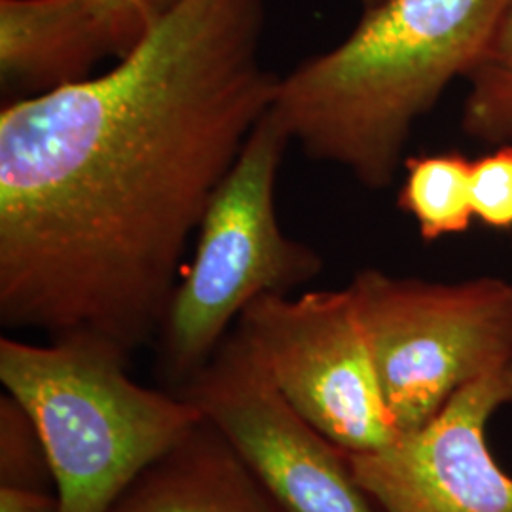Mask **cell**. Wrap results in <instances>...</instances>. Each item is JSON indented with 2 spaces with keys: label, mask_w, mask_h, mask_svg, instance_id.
<instances>
[{
  "label": "cell",
  "mask_w": 512,
  "mask_h": 512,
  "mask_svg": "<svg viewBox=\"0 0 512 512\" xmlns=\"http://www.w3.org/2000/svg\"><path fill=\"white\" fill-rule=\"evenodd\" d=\"M509 403L512 361L461 387L420 429L344 456L380 512H512V476L486 442L488 421Z\"/></svg>",
  "instance_id": "obj_8"
},
{
  "label": "cell",
  "mask_w": 512,
  "mask_h": 512,
  "mask_svg": "<svg viewBox=\"0 0 512 512\" xmlns=\"http://www.w3.org/2000/svg\"><path fill=\"white\" fill-rule=\"evenodd\" d=\"M348 289L399 435L512 361L511 281L439 283L365 268Z\"/></svg>",
  "instance_id": "obj_5"
},
{
  "label": "cell",
  "mask_w": 512,
  "mask_h": 512,
  "mask_svg": "<svg viewBox=\"0 0 512 512\" xmlns=\"http://www.w3.org/2000/svg\"><path fill=\"white\" fill-rule=\"evenodd\" d=\"M107 512H283L203 418L164 456L150 463Z\"/></svg>",
  "instance_id": "obj_10"
},
{
  "label": "cell",
  "mask_w": 512,
  "mask_h": 512,
  "mask_svg": "<svg viewBox=\"0 0 512 512\" xmlns=\"http://www.w3.org/2000/svg\"><path fill=\"white\" fill-rule=\"evenodd\" d=\"M236 327L294 410L344 452L399 437L348 287L260 296Z\"/></svg>",
  "instance_id": "obj_6"
},
{
  "label": "cell",
  "mask_w": 512,
  "mask_h": 512,
  "mask_svg": "<svg viewBox=\"0 0 512 512\" xmlns=\"http://www.w3.org/2000/svg\"><path fill=\"white\" fill-rule=\"evenodd\" d=\"M361 6H363V10L365 8H372V6H378V4H382L384 0H357Z\"/></svg>",
  "instance_id": "obj_16"
},
{
  "label": "cell",
  "mask_w": 512,
  "mask_h": 512,
  "mask_svg": "<svg viewBox=\"0 0 512 512\" xmlns=\"http://www.w3.org/2000/svg\"><path fill=\"white\" fill-rule=\"evenodd\" d=\"M0 512H61L54 490L0 486Z\"/></svg>",
  "instance_id": "obj_15"
},
{
  "label": "cell",
  "mask_w": 512,
  "mask_h": 512,
  "mask_svg": "<svg viewBox=\"0 0 512 512\" xmlns=\"http://www.w3.org/2000/svg\"><path fill=\"white\" fill-rule=\"evenodd\" d=\"M129 359L90 336L0 338V382L38 427L61 512H107L203 420L177 391L137 384Z\"/></svg>",
  "instance_id": "obj_3"
},
{
  "label": "cell",
  "mask_w": 512,
  "mask_h": 512,
  "mask_svg": "<svg viewBox=\"0 0 512 512\" xmlns=\"http://www.w3.org/2000/svg\"><path fill=\"white\" fill-rule=\"evenodd\" d=\"M509 0H384L336 48L279 76L272 112L304 154L384 190L414 124L484 54Z\"/></svg>",
  "instance_id": "obj_2"
},
{
  "label": "cell",
  "mask_w": 512,
  "mask_h": 512,
  "mask_svg": "<svg viewBox=\"0 0 512 512\" xmlns=\"http://www.w3.org/2000/svg\"><path fill=\"white\" fill-rule=\"evenodd\" d=\"M0 486L55 492L38 427L23 404L6 391L0 397Z\"/></svg>",
  "instance_id": "obj_13"
},
{
  "label": "cell",
  "mask_w": 512,
  "mask_h": 512,
  "mask_svg": "<svg viewBox=\"0 0 512 512\" xmlns=\"http://www.w3.org/2000/svg\"><path fill=\"white\" fill-rule=\"evenodd\" d=\"M196 404L283 512H380L344 450L304 420L234 327L209 363L171 389Z\"/></svg>",
  "instance_id": "obj_7"
},
{
  "label": "cell",
  "mask_w": 512,
  "mask_h": 512,
  "mask_svg": "<svg viewBox=\"0 0 512 512\" xmlns=\"http://www.w3.org/2000/svg\"><path fill=\"white\" fill-rule=\"evenodd\" d=\"M471 202L482 224L512 228V145H503L471 164Z\"/></svg>",
  "instance_id": "obj_14"
},
{
  "label": "cell",
  "mask_w": 512,
  "mask_h": 512,
  "mask_svg": "<svg viewBox=\"0 0 512 512\" xmlns=\"http://www.w3.org/2000/svg\"><path fill=\"white\" fill-rule=\"evenodd\" d=\"M471 164L456 152L406 158L397 205L416 220L423 241L458 236L471 228Z\"/></svg>",
  "instance_id": "obj_11"
},
{
  "label": "cell",
  "mask_w": 512,
  "mask_h": 512,
  "mask_svg": "<svg viewBox=\"0 0 512 512\" xmlns=\"http://www.w3.org/2000/svg\"><path fill=\"white\" fill-rule=\"evenodd\" d=\"M268 0H186L99 76L0 112V323L156 342L217 188L279 76Z\"/></svg>",
  "instance_id": "obj_1"
},
{
  "label": "cell",
  "mask_w": 512,
  "mask_h": 512,
  "mask_svg": "<svg viewBox=\"0 0 512 512\" xmlns=\"http://www.w3.org/2000/svg\"><path fill=\"white\" fill-rule=\"evenodd\" d=\"M289 145V133L268 110L203 215L194 258L156 338L169 389L209 363L256 298L294 293L323 270V258L289 238L275 213V183Z\"/></svg>",
  "instance_id": "obj_4"
},
{
  "label": "cell",
  "mask_w": 512,
  "mask_h": 512,
  "mask_svg": "<svg viewBox=\"0 0 512 512\" xmlns=\"http://www.w3.org/2000/svg\"><path fill=\"white\" fill-rule=\"evenodd\" d=\"M186 0H0V84L10 101L54 92L122 59Z\"/></svg>",
  "instance_id": "obj_9"
},
{
  "label": "cell",
  "mask_w": 512,
  "mask_h": 512,
  "mask_svg": "<svg viewBox=\"0 0 512 512\" xmlns=\"http://www.w3.org/2000/svg\"><path fill=\"white\" fill-rule=\"evenodd\" d=\"M467 80L463 131L488 145H512V0Z\"/></svg>",
  "instance_id": "obj_12"
}]
</instances>
